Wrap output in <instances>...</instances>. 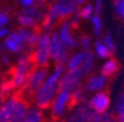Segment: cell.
<instances>
[{"mask_svg": "<svg viewBox=\"0 0 124 122\" xmlns=\"http://www.w3.org/2000/svg\"><path fill=\"white\" fill-rule=\"evenodd\" d=\"M49 68L48 67H38V66H34L32 68V71L30 72L25 84H23V88H22V93L25 95L32 96L33 93L36 92L41 84L43 83V81L46 79L47 75H48Z\"/></svg>", "mask_w": 124, "mask_h": 122, "instance_id": "10", "label": "cell"}, {"mask_svg": "<svg viewBox=\"0 0 124 122\" xmlns=\"http://www.w3.org/2000/svg\"><path fill=\"white\" fill-rule=\"evenodd\" d=\"M93 37L90 34H81L79 36V49L80 50H92Z\"/></svg>", "mask_w": 124, "mask_h": 122, "instance_id": "22", "label": "cell"}, {"mask_svg": "<svg viewBox=\"0 0 124 122\" xmlns=\"http://www.w3.org/2000/svg\"><path fill=\"white\" fill-rule=\"evenodd\" d=\"M10 23V13L5 9H0V28L6 27Z\"/></svg>", "mask_w": 124, "mask_h": 122, "instance_id": "26", "label": "cell"}, {"mask_svg": "<svg viewBox=\"0 0 124 122\" xmlns=\"http://www.w3.org/2000/svg\"><path fill=\"white\" fill-rule=\"evenodd\" d=\"M69 22H70V25H71L75 29H78L79 27H80V22H81V19H80V16L78 15V12H75V13H73L71 16L69 17Z\"/></svg>", "mask_w": 124, "mask_h": 122, "instance_id": "29", "label": "cell"}, {"mask_svg": "<svg viewBox=\"0 0 124 122\" xmlns=\"http://www.w3.org/2000/svg\"><path fill=\"white\" fill-rule=\"evenodd\" d=\"M12 66V62H11V59H10V55L8 53H4L0 55V67L1 68H11Z\"/></svg>", "mask_w": 124, "mask_h": 122, "instance_id": "27", "label": "cell"}, {"mask_svg": "<svg viewBox=\"0 0 124 122\" xmlns=\"http://www.w3.org/2000/svg\"><path fill=\"white\" fill-rule=\"evenodd\" d=\"M9 32H10V28L6 26V27H1L0 28V40H3V39H5L6 38V36L9 34Z\"/></svg>", "mask_w": 124, "mask_h": 122, "instance_id": "31", "label": "cell"}, {"mask_svg": "<svg viewBox=\"0 0 124 122\" xmlns=\"http://www.w3.org/2000/svg\"><path fill=\"white\" fill-rule=\"evenodd\" d=\"M119 62L114 59V58H109L107 60H103L101 66H100V72L106 76L107 78H111L113 76H116L119 71Z\"/></svg>", "mask_w": 124, "mask_h": 122, "instance_id": "16", "label": "cell"}, {"mask_svg": "<svg viewBox=\"0 0 124 122\" xmlns=\"http://www.w3.org/2000/svg\"><path fill=\"white\" fill-rule=\"evenodd\" d=\"M1 101H3V100H1V99H0V105H1Z\"/></svg>", "mask_w": 124, "mask_h": 122, "instance_id": "35", "label": "cell"}, {"mask_svg": "<svg viewBox=\"0 0 124 122\" xmlns=\"http://www.w3.org/2000/svg\"><path fill=\"white\" fill-rule=\"evenodd\" d=\"M65 72L64 65H53V67L48 71V75L41 87L33 93L32 103L33 105L41 109V110H48L50 104L57 95L59 88H60V81Z\"/></svg>", "mask_w": 124, "mask_h": 122, "instance_id": "1", "label": "cell"}, {"mask_svg": "<svg viewBox=\"0 0 124 122\" xmlns=\"http://www.w3.org/2000/svg\"><path fill=\"white\" fill-rule=\"evenodd\" d=\"M90 26H91V32L93 38H100L103 34V20L101 13H95L90 19Z\"/></svg>", "mask_w": 124, "mask_h": 122, "instance_id": "19", "label": "cell"}, {"mask_svg": "<svg viewBox=\"0 0 124 122\" xmlns=\"http://www.w3.org/2000/svg\"><path fill=\"white\" fill-rule=\"evenodd\" d=\"M84 58H85V50L78 49V50L71 51L68 60H66V62H65V65H64L65 71H81Z\"/></svg>", "mask_w": 124, "mask_h": 122, "instance_id": "14", "label": "cell"}, {"mask_svg": "<svg viewBox=\"0 0 124 122\" xmlns=\"http://www.w3.org/2000/svg\"><path fill=\"white\" fill-rule=\"evenodd\" d=\"M113 117L117 122H124V89L118 94L113 105Z\"/></svg>", "mask_w": 124, "mask_h": 122, "instance_id": "17", "label": "cell"}, {"mask_svg": "<svg viewBox=\"0 0 124 122\" xmlns=\"http://www.w3.org/2000/svg\"><path fill=\"white\" fill-rule=\"evenodd\" d=\"M102 122H117V121H116V118L113 117V115H111L109 112H107V114L103 115Z\"/></svg>", "mask_w": 124, "mask_h": 122, "instance_id": "32", "label": "cell"}, {"mask_svg": "<svg viewBox=\"0 0 124 122\" xmlns=\"http://www.w3.org/2000/svg\"><path fill=\"white\" fill-rule=\"evenodd\" d=\"M0 42H1V40H0Z\"/></svg>", "mask_w": 124, "mask_h": 122, "instance_id": "36", "label": "cell"}, {"mask_svg": "<svg viewBox=\"0 0 124 122\" xmlns=\"http://www.w3.org/2000/svg\"><path fill=\"white\" fill-rule=\"evenodd\" d=\"M71 96H73V105L75 104H80V103H85L87 99V93L84 89V87L80 85L76 89H74L71 92Z\"/></svg>", "mask_w": 124, "mask_h": 122, "instance_id": "23", "label": "cell"}, {"mask_svg": "<svg viewBox=\"0 0 124 122\" xmlns=\"http://www.w3.org/2000/svg\"><path fill=\"white\" fill-rule=\"evenodd\" d=\"M55 31L58 33L60 42L65 45V48L69 51H74L79 49V36H76L75 28L70 25L69 20L60 21L57 25Z\"/></svg>", "mask_w": 124, "mask_h": 122, "instance_id": "8", "label": "cell"}, {"mask_svg": "<svg viewBox=\"0 0 124 122\" xmlns=\"http://www.w3.org/2000/svg\"><path fill=\"white\" fill-rule=\"evenodd\" d=\"M101 39L103 40V43L108 46V49L112 51V54L116 53V50H117V45H116V40H114V37H113V34L111 31H106L103 32V34L101 36Z\"/></svg>", "mask_w": 124, "mask_h": 122, "instance_id": "24", "label": "cell"}, {"mask_svg": "<svg viewBox=\"0 0 124 122\" xmlns=\"http://www.w3.org/2000/svg\"><path fill=\"white\" fill-rule=\"evenodd\" d=\"M85 77L86 76L81 71H65L60 81V88L73 92L78 87L82 85Z\"/></svg>", "mask_w": 124, "mask_h": 122, "instance_id": "13", "label": "cell"}, {"mask_svg": "<svg viewBox=\"0 0 124 122\" xmlns=\"http://www.w3.org/2000/svg\"><path fill=\"white\" fill-rule=\"evenodd\" d=\"M47 12V6L34 5L28 9H20L15 13V22L19 27L37 29L43 21Z\"/></svg>", "mask_w": 124, "mask_h": 122, "instance_id": "5", "label": "cell"}, {"mask_svg": "<svg viewBox=\"0 0 124 122\" xmlns=\"http://www.w3.org/2000/svg\"><path fill=\"white\" fill-rule=\"evenodd\" d=\"M4 78H3V71H1V67H0V82H1Z\"/></svg>", "mask_w": 124, "mask_h": 122, "instance_id": "34", "label": "cell"}, {"mask_svg": "<svg viewBox=\"0 0 124 122\" xmlns=\"http://www.w3.org/2000/svg\"><path fill=\"white\" fill-rule=\"evenodd\" d=\"M16 4L20 9H28L37 5V1L36 0H16Z\"/></svg>", "mask_w": 124, "mask_h": 122, "instance_id": "28", "label": "cell"}, {"mask_svg": "<svg viewBox=\"0 0 124 122\" xmlns=\"http://www.w3.org/2000/svg\"><path fill=\"white\" fill-rule=\"evenodd\" d=\"M95 13H101L103 10V0H93L92 1Z\"/></svg>", "mask_w": 124, "mask_h": 122, "instance_id": "30", "label": "cell"}, {"mask_svg": "<svg viewBox=\"0 0 124 122\" xmlns=\"http://www.w3.org/2000/svg\"><path fill=\"white\" fill-rule=\"evenodd\" d=\"M14 93H16V92H15L14 87L10 83L9 79H3L1 82H0V99H1V100L9 98Z\"/></svg>", "mask_w": 124, "mask_h": 122, "instance_id": "21", "label": "cell"}, {"mask_svg": "<svg viewBox=\"0 0 124 122\" xmlns=\"http://www.w3.org/2000/svg\"><path fill=\"white\" fill-rule=\"evenodd\" d=\"M108 83V78L103 76L101 72H92L85 77L82 87L87 94H93L101 90H104Z\"/></svg>", "mask_w": 124, "mask_h": 122, "instance_id": "12", "label": "cell"}, {"mask_svg": "<svg viewBox=\"0 0 124 122\" xmlns=\"http://www.w3.org/2000/svg\"><path fill=\"white\" fill-rule=\"evenodd\" d=\"M49 34H50V32L39 31L37 43L34 44V46L30 51L34 66L48 67L52 64L50 51H49Z\"/></svg>", "mask_w": 124, "mask_h": 122, "instance_id": "6", "label": "cell"}, {"mask_svg": "<svg viewBox=\"0 0 124 122\" xmlns=\"http://www.w3.org/2000/svg\"><path fill=\"white\" fill-rule=\"evenodd\" d=\"M76 12L80 16L81 21H90V19L95 15V10H93L92 3H86V4L79 6Z\"/></svg>", "mask_w": 124, "mask_h": 122, "instance_id": "20", "label": "cell"}, {"mask_svg": "<svg viewBox=\"0 0 124 122\" xmlns=\"http://www.w3.org/2000/svg\"><path fill=\"white\" fill-rule=\"evenodd\" d=\"M33 67H34V64H33L30 51H26V53L17 56V60L10 68V73L8 78L10 83L12 84L15 92L22 90L23 84Z\"/></svg>", "mask_w": 124, "mask_h": 122, "instance_id": "4", "label": "cell"}, {"mask_svg": "<svg viewBox=\"0 0 124 122\" xmlns=\"http://www.w3.org/2000/svg\"><path fill=\"white\" fill-rule=\"evenodd\" d=\"M112 9L117 19L124 23V0H112Z\"/></svg>", "mask_w": 124, "mask_h": 122, "instance_id": "25", "label": "cell"}, {"mask_svg": "<svg viewBox=\"0 0 124 122\" xmlns=\"http://www.w3.org/2000/svg\"><path fill=\"white\" fill-rule=\"evenodd\" d=\"M49 51H50V60L53 65H65L70 53H71L60 42L55 29L52 31L49 34Z\"/></svg>", "mask_w": 124, "mask_h": 122, "instance_id": "9", "label": "cell"}, {"mask_svg": "<svg viewBox=\"0 0 124 122\" xmlns=\"http://www.w3.org/2000/svg\"><path fill=\"white\" fill-rule=\"evenodd\" d=\"M20 122H44V110H41L32 105L30 106L26 116Z\"/></svg>", "mask_w": 124, "mask_h": 122, "instance_id": "18", "label": "cell"}, {"mask_svg": "<svg viewBox=\"0 0 124 122\" xmlns=\"http://www.w3.org/2000/svg\"><path fill=\"white\" fill-rule=\"evenodd\" d=\"M73 1H74V3H75V5L79 7V6H81V5H84V4L88 3V0H73Z\"/></svg>", "mask_w": 124, "mask_h": 122, "instance_id": "33", "label": "cell"}, {"mask_svg": "<svg viewBox=\"0 0 124 122\" xmlns=\"http://www.w3.org/2000/svg\"><path fill=\"white\" fill-rule=\"evenodd\" d=\"M92 53L95 55L96 59L98 60H107L109 58H112V51L108 49V46L103 43V40L100 38H95L93 40V45H92Z\"/></svg>", "mask_w": 124, "mask_h": 122, "instance_id": "15", "label": "cell"}, {"mask_svg": "<svg viewBox=\"0 0 124 122\" xmlns=\"http://www.w3.org/2000/svg\"><path fill=\"white\" fill-rule=\"evenodd\" d=\"M86 104L90 109L98 115H104L109 111L111 108V96L106 90H101L93 94H90V96H87Z\"/></svg>", "mask_w": 124, "mask_h": 122, "instance_id": "11", "label": "cell"}, {"mask_svg": "<svg viewBox=\"0 0 124 122\" xmlns=\"http://www.w3.org/2000/svg\"><path fill=\"white\" fill-rule=\"evenodd\" d=\"M39 36V29H30L17 27L10 29L5 39L1 40L0 50L5 51L9 55L19 56L26 51H31L34 44L37 43Z\"/></svg>", "mask_w": 124, "mask_h": 122, "instance_id": "2", "label": "cell"}, {"mask_svg": "<svg viewBox=\"0 0 124 122\" xmlns=\"http://www.w3.org/2000/svg\"><path fill=\"white\" fill-rule=\"evenodd\" d=\"M27 99L21 94L14 93L4 99L0 105V122H20L30 109Z\"/></svg>", "mask_w": 124, "mask_h": 122, "instance_id": "3", "label": "cell"}, {"mask_svg": "<svg viewBox=\"0 0 124 122\" xmlns=\"http://www.w3.org/2000/svg\"><path fill=\"white\" fill-rule=\"evenodd\" d=\"M73 106V96L71 92L68 89L59 88L57 95L53 99L49 106V115L53 120H62L69 112L70 108Z\"/></svg>", "mask_w": 124, "mask_h": 122, "instance_id": "7", "label": "cell"}]
</instances>
